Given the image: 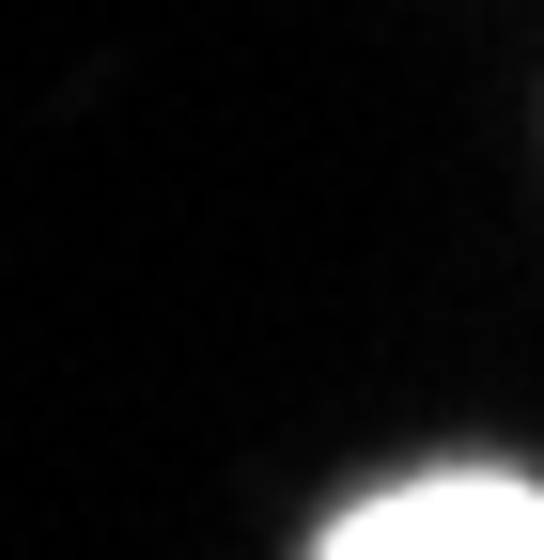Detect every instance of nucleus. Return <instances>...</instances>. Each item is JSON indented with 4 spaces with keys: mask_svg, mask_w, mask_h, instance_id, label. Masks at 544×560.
Masks as SVG:
<instances>
[{
    "mask_svg": "<svg viewBox=\"0 0 544 560\" xmlns=\"http://www.w3.org/2000/svg\"><path fill=\"white\" fill-rule=\"evenodd\" d=\"M311 545L327 560H544V482H513V467H421V482L358 499Z\"/></svg>",
    "mask_w": 544,
    "mask_h": 560,
    "instance_id": "1",
    "label": "nucleus"
}]
</instances>
